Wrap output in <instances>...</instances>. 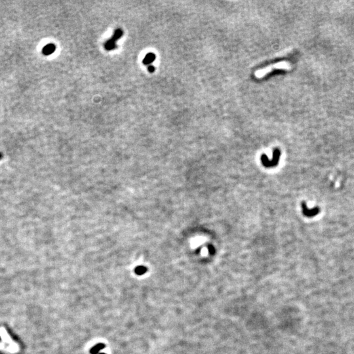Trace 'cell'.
<instances>
[{
	"mask_svg": "<svg viewBox=\"0 0 354 354\" xmlns=\"http://www.w3.org/2000/svg\"><path fill=\"white\" fill-rule=\"evenodd\" d=\"M281 152L278 149H276L273 151V158L272 160H269L268 158V156L265 154H263L261 156V161L264 167H276L278 164V162L279 160Z\"/></svg>",
	"mask_w": 354,
	"mask_h": 354,
	"instance_id": "obj_1",
	"label": "cell"
},
{
	"mask_svg": "<svg viewBox=\"0 0 354 354\" xmlns=\"http://www.w3.org/2000/svg\"><path fill=\"white\" fill-rule=\"evenodd\" d=\"M287 67L288 64L287 62H278V63H277L276 64L270 66V67H268L266 68H264L263 69H261V70L256 71L255 73V75L259 78H262L264 75L268 74L269 72L273 71V70H277V69H285L287 68Z\"/></svg>",
	"mask_w": 354,
	"mask_h": 354,
	"instance_id": "obj_2",
	"label": "cell"
},
{
	"mask_svg": "<svg viewBox=\"0 0 354 354\" xmlns=\"http://www.w3.org/2000/svg\"><path fill=\"white\" fill-rule=\"evenodd\" d=\"M301 206L302 208V213L305 217L308 218H312L316 216L320 212V209L319 207H315L313 209H309L307 207L305 202H302L301 203Z\"/></svg>",
	"mask_w": 354,
	"mask_h": 354,
	"instance_id": "obj_3",
	"label": "cell"
},
{
	"mask_svg": "<svg viewBox=\"0 0 354 354\" xmlns=\"http://www.w3.org/2000/svg\"><path fill=\"white\" fill-rule=\"evenodd\" d=\"M56 45L53 44H49L44 46L42 49V53L45 56H49L52 55L56 51Z\"/></svg>",
	"mask_w": 354,
	"mask_h": 354,
	"instance_id": "obj_4",
	"label": "cell"
},
{
	"mask_svg": "<svg viewBox=\"0 0 354 354\" xmlns=\"http://www.w3.org/2000/svg\"><path fill=\"white\" fill-rule=\"evenodd\" d=\"M104 48L106 50H107V51L114 50V49L117 48L116 42L113 41L110 38V39H108V41H106V43L104 44Z\"/></svg>",
	"mask_w": 354,
	"mask_h": 354,
	"instance_id": "obj_5",
	"label": "cell"
},
{
	"mask_svg": "<svg viewBox=\"0 0 354 354\" xmlns=\"http://www.w3.org/2000/svg\"><path fill=\"white\" fill-rule=\"evenodd\" d=\"M155 59V55L152 53V52H149L145 56L144 58L143 59V64L145 65H149L151 64L152 62H154Z\"/></svg>",
	"mask_w": 354,
	"mask_h": 354,
	"instance_id": "obj_6",
	"label": "cell"
},
{
	"mask_svg": "<svg viewBox=\"0 0 354 354\" xmlns=\"http://www.w3.org/2000/svg\"><path fill=\"white\" fill-rule=\"evenodd\" d=\"M123 35V30H122L121 29L119 28V29L115 30L114 33L113 35H112V37L111 38V39L113 41L116 42L118 40V39H120L122 37V35Z\"/></svg>",
	"mask_w": 354,
	"mask_h": 354,
	"instance_id": "obj_7",
	"label": "cell"
},
{
	"mask_svg": "<svg viewBox=\"0 0 354 354\" xmlns=\"http://www.w3.org/2000/svg\"><path fill=\"white\" fill-rule=\"evenodd\" d=\"M104 348L105 345L104 344H98L95 346L93 348L91 349L90 352L91 354H98L99 352H100L101 350L104 349Z\"/></svg>",
	"mask_w": 354,
	"mask_h": 354,
	"instance_id": "obj_8",
	"label": "cell"
},
{
	"mask_svg": "<svg viewBox=\"0 0 354 354\" xmlns=\"http://www.w3.org/2000/svg\"><path fill=\"white\" fill-rule=\"evenodd\" d=\"M146 271L147 268L146 267L138 266L137 267V268L135 269V273H136L137 275H143V274L146 272Z\"/></svg>",
	"mask_w": 354,
	"mask_h": 354,
	"instance_id": "obj_9",
	"label": "cell"
},
{
	"mask_svg": "<svg viewBox=\"0 0 354 354\" xmlns=\"http://www.w3.org/2000/svg\"><path fill=\"white\" fill-rule=\"evenodd\" d=\"M208 250H209V252L211 254V255H213V254H214L215 249L213 245H208Z\"/></svg>",
	"mask_w": 354,
	"mask_h": 354,
	"instance_id": "obj_10",
	"label": "cell"
},
{
	"mask_svg": "<svg viewBox=\"0 0 354 354\" xmlns=\"http://www.w3.org/2000/svg\"><path fill=\"white\" fill-rule=\"evenodd\" d=\"M148 70L149 72L152 73L155 71V68H154V67H153V66H149V67H148Z\"/></svg>",
	"mask_w": 354,
	"mask_h": 354,
	"instance_id": "obj_11",
	"label": "cell"
},
{
	"mask_svg": "<svg viewBox=\"0 0 354 354\" xmlns=\"http://www.w3.org/2000/svg\"><path fill=\"white\" fill-rule=\"evenodd\" d=\"M98 354H105V353H99Z\"/></svg>",
	"mask_w": 354,
	"mask_h": 354,
	"instance_id": "obj_12",
	"label": "cell"
}]
</instances>
